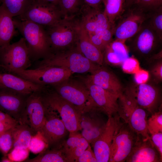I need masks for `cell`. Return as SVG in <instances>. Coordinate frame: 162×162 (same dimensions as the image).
Instances as JSON below:
<instances>
[{
  "mask_svg": "<svg viewBox=\"0 0 162 162\" xmlns=\"http://www.w3.org/2000/svg\"><path fill=\"white\" fill-rule=\"evenodd\" d=\"M33 0H0L1 5L13 17L23 14Z\"/></svg>",
  "mask_w": 162,
  "mask_h": 162,
  "instance_id": "30",
  "label": "cell"
},
{
  "mask_svg": "<svg viewBox=\"0 0 162 162\" xmlns=\"http://www.w3.org/2000/svg\"><path fill=\"white\" fill-rule=\"evenodd\" d=\"M17 17L45 28L52 25L64 17L58 5L42 0H33L24 13Z\"/></svg>",
  "mask_w": 162,
  "mask_h": 162,
  "instance_id": "9",
  "label": "cell"
},
{
  "mask_svg": "<svg viewBox=\"0 0 162 162\" xmlns=\"http://www.w3.org/2000/svg\"><path fill=\"white\" fill-rule=\"evenodd\" d=\"M117 113L109 117L100 135L92 144L97 162H109L113 140L123 123Z\"/></svg>",
  "mask_w": 162,
  "mask_h": 162,
  "instance_id": "10",
  "label": "cell"
},
{
  "mask_svg": "<svg viewBox=\"0 0 162 162\" xmlns=\"http://www.w3.org/2000/svg\"><path fill=\"white\" fill-rule=\"evenodd\" d=\"M134 74V80L138 85L146 83L149 77L148 72L141 69Z\"/></svg>",
  "mask_w": 162,
  "mask_h": 162,
  "instance_id": "43",
  "label": "cell"
},
{
  "mask_svg": "<svg viewBox=\"0 0 162 162\" xmlns=\"http://www.w3.org/2000/svg\"><path fill=\"white\" fill-rule=\"evenodd\" d=\"M146 21L139 30L131 38L133 39V42L137 50L143 55L149 54L156 43L161 40L149 22H146Z\"/></svg>",
  "mask_w": 162,
  "mask_h": 162,
  "instance_id": "22",
  "label": "cell"
},
{
  "mask_svg": "<svg viewBox=\"0 0 162 162\" xmlns=\"http://www.w3.org/2000/svg\"><path fill=\"white\" fill-rule=\"evenodd\" d=\"M56 112L47 109L46 120L39 131L48 145L52 148H59L58 144L67 130L62 121Z\"/></svg>",
  "mask_w": 162,
  "mask_h": 162,
  "instance_id": "17",
  "label": "cell"
},
{
  "mask_svg": "<svg viewBox=\"0 0 162 162\" xmlns=\"http://www.w3.org/2000/svg\"><path fill=\"white\" fill-rule=\"evenodd\" d=\"M76 48L92 62L100 66L103 64V53L92 43L88 33L81 26Z\"/></svg>",
  "mask_w": 162,
  "mask_h": 162,
  "instance_id": "23",
  "label": "cell"
},
{
  "mask_svg": "<svg viewBox=\"0 0 162 162\" xmlns=\"http://www.w3.org/2000/svg\"><path fill=\"white\" fill-rule=\"evenodd\" d=\"M87 78L94 84L118 97L124 91L117 76L105 68L100 66Z\"/></svg>",
  "mask_w": 162,
  "mask_h": 162,
  "instance_id": "19",
  "label": "cell"
},
{
  "mask_svg": "<svg viewBox=\"0 0 162 162\" xmlns=\"http://www.w3.org/2000/svg\"><path fill=\"white\" fill-rule=\"evenodd\" d=\"M104 11L112 27L123 13L125 0H103Z\"/></svg>",
  "mask_w": 162,
  "mask_h": 162,
  "instance_id": "29",
  "label": "cell"
},
{
  "mask_svg": "<svg viewBox=\"0 0 162 162\" xmlns=\"http://www.w3.org/2000/svg\"><path fill=\"white\" fill-rule=\"evenodd\" d=\"M105 124L98 119H90L89 121L81 119V126L82 129L81 134L92 144L102 133Z\"/></svg>",
  "mask_w": 162,
  "mask_h": 162,
  "instance_id": "27",
  "label": "cell"
},
{
  "mask_svg": "<svg viewBox=\"0 0 162 162\" xmlns=\"http://www.w3.org/2000/svg\"><path fill=\"white\" fill-rule=\"evenodd\" d=\"M147 127L149 134L162 133V112L160 108L147 120Z\"/></svg>",
  "mask_w": 162,
  "mask_h": 162,
  "instance_id": "34",
  "label": "cell"
},
{
  "mask_svg": "<svg viewBox=\"0 0 162 162\" xmlns=\"http://www.w3.org/2000/svg\"><path fill=\"white\" fill-rule=\"evenodd\" d=\"M46 2L53 4L56 5H58L59 0H42Z\"/></svg>",
  "mask_w": 162,
  "mask_h": 162,
  "instance_id": "49",
  "label": "cell"
},
{
  "mask_svg": "<svg viewBox=\"0 0 162 162\" xmlns=\"http://www.w3.org/2000/svg\"><path fill=\"white\" fill-rule=\"evenodd\" d=\"M0 122H3L13 126L19 123L14 118L0 110Z\"/></svg>",
  "mask_w": 162,
  "mask_h": 162,
  "instance_id": "44",
  "label": "cell"
},
{
  "mask_svg": "<svg viewBox=\"0 0 162 162\" xmlns=\"http://www.w3.org/2000/svg\"><path fill=\"white\" fill-rule=\"evenodd\" d=\"M125 41L113 40L106 47L103 53L104 61L113 65H119L129 57L128 47Z\"/></svg>",
  "mask_w": 162,
  "mask_h": 162,
  "instance_id": "24",
  "label": "cell"
},
{
  "mask_svg": "<svg viewBox=\"0 0 162 162\" xmlns=\"http://www.w3.org/2000/svg\"><path fill=\"white\" fill-rule=\"evenodd\" d=\"M41 93L47 108L59 114L67 130L73 133L82 129V113L73 105L63 98L54 90L46 91L44 87L41 90Z\"/></svg>",
  "mask_w": 162,
  "mask_h": 162,
  "instance_id": "5",
  "label": "cell"
},
{
  "mask_svg": "<svg viewBox=\"0 0 162 162\" xmlns=\"http://www.w3.org/2000/svg\"><path fill=\"white\" fill-rule=\"evenodd\" d=\"M13 17L0 6V47L7 45L15 34Z\"/></svg>",
  "mask_w": 162,
  "mask_h": 162,
  "instance_id": "25",
  "label": "cell"
},
{
  "mask_svg": "<svg viewBox=\"0 0 162 162\" xmlns=\"http://www.w3.org/2000/svg\"><path fill=\"white\" fill-rule=\"evenodd\" d=\"M14 127L3 122H0V134Z\"/></svg>",
  "mask_w": 162,
  "mask_h": 162,
  "instance_id": "47",
  "label": "cell"
},
{
  "mask_svg": "<svg viewBox=\"0 0 162 162\" xmlns=\"http://www.w3.org/2000/svg\"><path fill=\"white\" fill-rule=\"evenodd\" d=\"M48 146L39 131L33 135L30 140L28 148L32 153L37 154L48 148Z\"/></svg>",
  "mask_w": 162,
  "mask_h": 162,
  "instance_id": "33",
  "label": "cell"
},
{
  "mask_svg": "<svg viewBox=\"0 0 162 162\" xmlns=\"http://www.w3.org/2000/svg\"><path fill=\"white\" fill-rule=\"evenodd\" d=\"M113 36L112 27L103 29L89 35L92 43L102 52L113 40Z\"/></svg>",
  "mask_w": 162,
  "mask_h": 162,
  "instance_id": "31",
  "label": "cell"
},
{
  "mask_svg": "<svg viewBox=\"0 0 162 162\" xmlns=\"http://www.w3.org/2000/svg\"><path fill=\"white\" fill-rule=\"evenodd\" d=\"M82 136L81 134L77 132L70 133L69 137L62 148L68 162H70V158Z\"/></svg>",
  "mask_w": 162,
  "mask_h": 162,
  "instance_id": "32",
  "label": "cell"
},
{
  "mask_svg": "<svg viewBox=\"0 0 162 162\" xmlns=\"http://www.w3.org/2000/svg\"><path fill=\"white\" fill-rule=\"evenodd\" d=\"M56 66L68 69L73 73H92L100 66L88 60L76 47L65 51L52 53L39 61L36 68Z\"/></svg>",
  "mask_w": 162,
  "mask_h": 162,
  "instance_id": "4",
  "label": "cell"
},
{
  "mask_svg": "<svg viewBox=\"0 0 162 162\" xmlns=\"http://www.w3.org/2000/svg\"><path fill=\"white\" fill-rule=\"evenodd\" d=\"M41 90L34 92L28 97L26 112L27 124L36 133L44 125L46 107L43 101Z\"/></svg>",
  "mask_w": 162,
  "mask_h": 162,
  "instance_id": "16",
  "label": "cell"
},
{
  "mask_svg": "<svg viewBox=\"0 0 162 162\" xmlns=\"http://www.w3.org/2000/svg\"><path fill=\"white\" fill-rule=\"evenodd\" d=\"M117 113L130 128L137 135L145 138H150L147 127V114L127 90L118 99Z\"/></svg>",
  "mask_w": 162,
  "mask_h": 162,
  "instance_id": "3",
  "label": "cell"
},
{
  "mask_svg": "<svg viewBox=\"0 0 162 162\" xmlns=\"http://www.w3.org/2000/svg\"><path fill=\"white\" fill-rule=\"evenodd\" d=\"M162 158L154 147L151 138L138 135L127 162H160Z\"/></svg>",
  "mask_w": 162,
  "mask_h": 162,
  "instance_id": "18",
  "label": "cell"
},
{
  "mask_svg": "<svg viewBox=\"0 0 162 162\" xmlns=\"http://www.w3.org/2000/svg\"><path fill=\"white\" fill-rule=\"evenodd\" d=\"M36 134L28 124L18 123L13 129V148H28L32 136Z\"/></svg>",
  "mask_w": 162,
  "mask_h": 162,
  "instance_id": "26",
  "label": "cell"
},
{
  "mask_svg": "<svg viewBox=\"0 0 162 162\" xmlns=\"http://www.w3.org/2000/svg\"><path fill=\"white\" fill-rule=\"evenodd\" d=\"M2 162H12L11 160L6 156L3 157L1 161Z\"/></svg>",
  "mask_w": 162,
  "mask_h": 162,
  "instance_id": "50",
  "label": "cell"
},
{
  "mask_svg": "<svg viewBox=\"0 0 162 162\" xmlns=\"http://www.w3.org/2000/svg\"><path fill=\"white\" fill-rule=\"evenodd\" d=\"M138 135L123 123L111 145L109 162L125 161L136 141Z\"/></svg>",
  "mask_w": 162,
  "mask_h": 162,
  "instance_id": "12",
  "label": "cell"
},
{
  "mask_svg": "<svg viewBox=\"0 0 162 162\" xmlns=\"http://www.w3.org/2000/svg\"><path fill=\"white\" fill-rule=\"evenodd\" d=\"M52 53L65 51L76 46L81 28L78 16L64 17L45 28Z\"/></svg>",
  "mask_w": 162,
  "mask_h": 162,
  "instance_id": "2",
  "label": "cell"
},
{
  "mask_svg": "<svg viewBox=\"0 0 162 162\" xmlns=\"http://www.w3.org/2000/svg\"><path fill=\"white\" fill-rule=\"evenodd\" d=\"M29 150L28 148H13L8 154V157L13 162L24 161L27 159Z\"/></svg>",
  "mask_w": 162,
  "mask_h": 162,
  "instance_id": "38",
  "label": "cell"
},
{
  "mask_svg": "<svg viewBox=\"0 0 162 162\" xmlns=\"http://www.w3.org/2000/svg\"><path fill=\"white\" fill-rule=\"evenodd\" d=\"M89 145L87 141L82 136L70 158V162H75L87 148Z\"/></svg>",
  "mask_w": 162,
  "mask_h": 162,
  "instance_id": "40",
  "label": "cell"
},
{
  "mask_svg": "<svg viewBox=\"0 0 162 162\" xmlns=\"http://www.w3.org/2000/svg\"><path fill=\"white\" fill-rule=\"evenodd\" d=\"M10 73L44 87L46 85L52 86L62 82L69 79L72 74L67 68L56 66L32 69L13 70Z\"/></svg>",
  "mask_w": 162,
  "mask_h": 162,
  "instance_id": "7",
  "label": "cell"
},
{
  "mask_svg": "<svg viewBox=\"0 0 162 162\" xmlns=\"http://www.w3.org/2000/svg\"><path fill=\"white\" fill-rule=\"evenodd\" d=\"M14 127L0 134V150L5 156L13 148L12 130Z\"/></svg>",
  "mask_w": 162,
  "mask_h": 162,
  "instance_id": "35",
  "label": "cell"
},
{
  "mask_svg": "<svg viewBox=\"0 0 162 162\" xmlns=\"http://www.w3.org/2000/svg\"><path fill=\"white\" fill-rule=\"evenodd\" d=\"M149 22L160 39H162V6L153 11Z\"/></svg>",
  "mask_w": 162,
  "mask_h": 162,
  "instance_id": "36",
  "label": "cell"
},
{
  "mask_svg": "<svg viewBox=\"0 0 162 162\" xmlns=\"http://www.w3.org/2000/svg\"><path fill=\"white\" fill-rule=\"evenodd\" d=\"M145 12L137 6L129 10L117 25L112 27L115 40L126 42L134 36L146 20L147 16Z\"/></svg>",
  "mask_w": 162,
  "mask_h": 162,
  "instance_id": "13",
  "label": "cell"
},
{
  "mask_svg": "<svg viewBox=\"0 0 162 162\" xmlns=\"http://www.w3.org/2000/svg\"><path fill=\"white\" fill-rule=\"evenodd\" d=\"M44 87L10 73H0L1 89L29 95L42 90Z\"/></svg>",
  "mask_w": 162,
  "mask_h": 162,
  "instance_id": "21",
  "label": "cell"
},
{
  "mask_svg": "<svg viewBox=\"0 0 162 162\" xmlns=\"http://www.w3.org/2000/svg\"><path fill=\"white\" fill-rule=\"evenodd\" d=\"M29 95L0 88V110L10 116L19 123L27 124L26 109Z\"/></svg>",
  "mask_w": 162,
  "mask_h": 162,
  "instance_id": "11",
  "label": "cell"
},
{
  "mask_svg": "<svg viewBox=\"0 0 162 162\" xmlns=\"http://www.w3.org/2000/svg\"><path fill=\"white\" fill-rule=\"evenodd\" d=\"M77 16L81 26L88 34L112 28L101 7L93 8L84 3Z\"/></svg>",
  "mask_w": 162,
  "mask_h": 162,
  "instance_id": "15",
  "label": "cell"
},
{
  "mask_svg": "<svg viewBox=\"0 0 162 162\" xmlns=\"http://www.w3.org/2000/svg\"><path fill=\"white\" fill-rule=\"evenodd\" d=\"M123 71L129 74H134L140 68L139 62L134 57H128L121 64Z\"/></svg>",
  "mask_w": 162,
  "mask_h": 162,
  "instance_id": "37",
  "label": "cell"
},
{
  "mask_svg": "<svg viewBox=\"0 0 162 162\" xmlns=\"http://www.w3.org/2000/svg\"><path fill=\"white\" fill-rule=\"evenodd\" d=\"M76 162H97L94 151L89 145L82 154L75 161Z\"/></svg>",
  "mask_w": 162,
  "mask_h": 162,
  "instance_id": "41",
  "label": "cell"
},
{
  "mask_svg": "<svg viewBox=\"0 0 162 162\" xmlns=\"http://www.w3.org/2000/svg\"><path fill=\"white\" fill-rule=\"evenodd\" d=\"M13 20L16 28L26 42L32 62L45 59L52 54L45 27L17 17H13Z\"/></svg>",
  "mask_w": 162,
  "mask_h": 162,
  "instance_id": "1",
  "label": "cell"
},
{
  "mask_svg": "<svg viewBox=\"0 0 162 162\" xmlns=\"http://www.w3.org/2000/svg\"><path fill=\"white\" fill-rule=\"evenodd\" d=\"M25 162H65L67 160L62 149L59 148L46 149L32 159H27Z\"/></svg>",
  "mask_w": 162,
  "mask_h": 162,
  "instance_id": "28",
  "label": "cell"
},
{
  "mask_svg": "<svg viewBox=\"0 0 162 162\" xmlns=\"http://www.w3.org/2000/svg\"><path fill=\"white\" fill-rule=\"evenodd\" d=\"M150 136L154 147L162 158V133L151 134Z\"/></svg>",
  "mask_w": 162,
  "mask_h": 162,
  "instance_id": "42",
  "label": "cell"
},
{
  "mask_svg": "<svg viewBox=\"0 0 162 162\" xmlns=\"http://www.w3.org/2000/svg\"><path fill=\"white\" fill-rule=\"evenodd\" d=\"M85 4L95 8L101 7L103 0H83Z\"/></svg>",
  "mask_w": 162,
  "mask_h": 162,
  "instance_id": "46",
  "label": "cell"
},
{
  "mask_svg": "<svg viewBox=\"0 0 162 162\" xmlns=\"http://www.w3.org/2000/svg\"><path fill=\"white\" fill-rule=\"evenodd\" d=\"M82 81L89 91L95 110L104 112L108 117L117 113L118 97L94 84L87 77Z\"/></svg>",
  "mask_w": 162,
  "mask_h": 162,
  "instance_id": "14",
  "label": "cell"
},
{
  "mask_svg": "<svg viewBox=\"0 0 162 162\" xmlns=\"http://www.w3.org/2000/svg\"><path fill=\"white\" fill-rule=\"evenodd\" d=\"M139 0H125V4L130 6L133 5H136Z\"/></svg>",
  "mask_w": 162,
  "mask_h": 162,
  "instance_id": "48",
  "label": "cell"
},
{
  "mask_svg": "<svg viewBox=\"0 0 162 162\" xmlns=\"http://www.w3.org/2000/svg\"><path fill=\"white\" fill-rule=\"evenodd\" d=\"M52 86L60 96L73 105L82 114L95 110L89 91L83 82L69 78Z\"/></svg>",
  "mask_w": 162,
  "mask_h": 162,
  "instance_id": "6",
  "label": "cell"
},
{
  "mask_svg": "<svg viewBox=\"0 0 162 162\" xmlns=\"http://www.w3.org/2000/svg\"><path fill=\"white\" fill-rule=\"evenodd\" d=\"M152 73L154 76L158 80L162 79V64L160 62L157 63L152 69Z\"/></svg>",
  "mask_w": 162,
  "mask_h": 162,
  "instance_id": "45",
  "label": "cell"
},
{
  "mask_svg": "<svg viewBox=\"0 0 162 162\" xmlns=\"http://www.w3.org/2000/svg\"><path fill=\"white\" fill-rule=\"evenodd\" d=\"M162 0H139L136 5L145 11H154L162 7Z\"/></svg>",
  "mask_w": 162,
  "mask_h": 162,
  "instance_id": "39",
  "label": "cell"
},
{
  "mask_svg": "<svg viewBox=\"0 0 162 162\" xmlns=\"http://www.w3.org/2000/svg\"><path fill=\"white\" fill-rule=\"evenodd\" d=\"M31 62L23 37L13 43L0 47V65L9 73L13 70L27 69Z\"/></svg>",
  "mask_w": 162,
  "mask_h": 162,
  "instance_id": "8",
  "label": "cell"
},
{
  "mask_svg": "<svg viewBox=\"0 0 162 162\" xmlns=\"http://www.w3.org/2000/svg\"><path fill=\"white\" fill-rule=\"evenodd\" d=\"M138 85L137 91L128 90L137 104L152 114L158 111L160 97L158 91L146 83Z\"/></svg>",
  "mask_w": 162,
  "mask_h": 162,
  "instance_id": "20",
  "label": "cell"
}]
</instances>
